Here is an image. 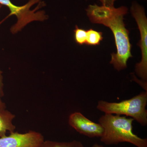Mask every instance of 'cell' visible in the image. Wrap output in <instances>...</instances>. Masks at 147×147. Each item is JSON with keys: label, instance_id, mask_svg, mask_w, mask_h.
Segmentation results:
<instances>
[{"label": "cell", "instance_id": "6da1fadb", "mask_svg": "<svg viewBox=\"0 0 147 147\" xmlns=\"http://www.w3.org/2000/svg\"><path fill=\"white\" fill-rule=\"evenodd\" d=\"M134 119L125 116L105 114L99 119L104 129L100 141L107 145L127 142L137 147H147V139L138 137L133 131Z\"/></svg>", "mask_w": 147, "mask_h": 147}, {"label": "cell", "instance_id": "7a4b0ae2", "mask_svg": "<svg viewBox=\"0 0 147 147\" xmlns=\"http://www.w3.org/2000/svg\"><path fill=\"white\" fill-rule=\"evenodd\" d=\"M147 92H142L130 99L119 102L99 100L96 108L105 114L125 115L133 119L141 125L147 124Z\"/></svg>", "mask_w": 147, "mask_h": 147}, {"label": "cell", "instance_id": "3957f363", "mask_svg": "<svg viewBox=\"0 0 147 147\" xmlns=\"http://www.w3.org/2000/svg\"><path fill=\"white\" fill-rule=\"evenodd\" d=\"M125 14H118L105 26L113 32L117 47V53L111 54L110 63L118 71L127 68V60L132 57L129 32L125 28L123 21V16Z\"/></svg>", "mask_w": 147, "mask_h": 147}, {"label": "cell", "instance_id": "277c9868", "mask_svg": "<svg viewBox=\"0 0 147 147\" xmlns=\"http://www.w3.org/2000/svg\"><path fill=\"white\" fill-rule=\"evenodd\" d=\"M0 4L6 6L10 11L5 20L12 15L16 16L17 21L10 29L13 34L21 31L32 22H42L48 19V16L44 11L39 10L45 5V2L42 0H30L26 4L20 6L13 4L10 0H0Z\"/></svg>", "mask_w": 147, "mask_h": 147}, {"label": "cell", "instance_id": "5b68a950", "mask_svg": "<svg viewBox=\"0 0 147 147\" xmlns=\"http://www.w3.org/2000/svg\"><path fill=\"white\" fill-rule=\"evenodd\" d=\"M132 16L137 22L140 32L141 40L138 45L142 51V61L135 65L137 75L143 82L147 80V19L145 9L142 6L133 3L131 7Z\"/></svg>", "mask_w": 147, "mask_h": 147}, {"label": "cell", "instance_id": "8992f818", "mask_svg": "<svg viewBox=\"0 0 147 147\" xmlns=\"http://www.w3.org/2000/svg\"><path fill=\"white\" fill-rule=\"evenodd\" d=\"M44 141L42 134L37 131L24 134L13 131L9 136L0 137V147H40Z\"/></svg>", "mask_w": 147, "mask_h": 147}, {"label": "cell", "instance_id": "52a82bcc", "mask_svg": "<svg viewBox=\"0 0 147 147\" xmlns=\"http://www.w3.org/2000/svg\"><path fill=\"white\" fill-rule=\"evenodd\" d=\"M68 123L77 132L89 138H100L104 131L100 123L92 121L79 112L71 114L69 117Z\"/></svg>", "mask_w": 147, "mask_h": 147}, {"label": "cell", "instance_id": "ba28073f", "mask_svg": "<svg viewBox=\"0 0 147 147\" xmlns=\"http://www.w3.org/2000/svg\"><path fill=\"white\" fill-rule=\"evenodd\" d=\"M90 21L93 24H102L105 26L113 18L121 13L127 14L128 9L125 6L115 8L114 6L90 5L86 9Z\"/></svg>", "mask_w": 147, "mask_h": 147}, {"label": "cell", "instance_id": "9c48e42d", "mask_svg": "<svg viewBox=\"0 0 147 147\" xmlns=\"http://www.w3.org/2000/svg\"><path fill=\"white\" fill-rule=\"evenodd\" d=\"M15 117V115L6 109L0 111V137L6 136L7 131L10 133L14 131L16 127L12 121Z\"/></svg>", "mask_w": 147, "mask_h": 147}, {"label": "cell", "instance_id": "30bf717a", "mask_svg": "<svg viewBox=\"0 0 147 147\" xmlns=\"http://www.w3.org/2000/svg\"><path fill=\"white\" fill-rule=\"evenodd\" d=\"M103 39L102 32L95 30L90 28L87 30L86 45L88 46H96L100 44Z\"/></svg>", "mask_w": 147, "mask_h": 147}, {"label": "cell", "instance_id": "8fae6325", "mask_svg": "<svg viewBox=\"0 0 147 147\" xmlns=\"http://www.w3.org/2000/svg\"><path fill=\"white\" fill-rule=\"evenodd\" d=\"M40 147H84V146L82 142L76 140L62 142L47 140L44 141Z\"/></svg>", "mask_w": 147, "mask_h": 147}, {"label": "cell", "instance_id": "7c38bea8", "mask_svg": "<svg viewBox=\"0 0 147 147\" xmlns=\"http://www.w3.org/2000/svg\"><path fill=\"white\" fill-rule=\"evenodd\" d=\"M74 40L75 42L79 45L86 44V41L87 30L85 29L80 28L76 26L74 30Z\"/></svg>", "mask_w": 147, "mask_h": 147}, {"label": "cell", "instance_id": "4fadbf2b", "mask_svg": "<svg viewBox=\"0 0 147 147\" xmlns=\"http://www.w3.org/2000/svg\"><path fill=\"white\" fill-rule=\"evenodd\" d=\"M3 71L0 69V111L3 110H5L6 106L5 103L3 102L2 98L4 96V93L3 91L4 84L3 83Z\"/></svg>", "mask_w": 147, "mask_h": 147}, {"label": "cell", "instance_id": "5bb4252c", "mask_svg": "<svg viewBox=\"0 0 147 147\" xmlns=\"http://www.w3.org/2000/svg\"><path fill=\"white\" fill-rule=\"evenodd\" d=\"M102 3V5L108 7L114 6V2L116 0H99Z\"/></svg>", "mask_w": 147, "mask_h": 147}, {"label": "cell", "instance_id": "9a60e30c", "mask_svg": "<svg viewBox=\"0 0 147 147\" xmlns=\"http://www.w3.org/2000/svg\"><path fill=\"white\" fill-rule=\"evenodd\" d=\"M91 147H105L103 146H102V145H99L98 144H94L93 145V146H91Z\"/></svg>", "mask_w": 147, "mask_h": 147}, {"label": "cell", "instance_id": "2e32d148", "mask_svg": "<svg viewBox=\"0 0 147 147\" xmlns=\"http://www.w3.org/2000/svg\"><path fill=\"white\" fill-rule=\"evenodd\" d=\"M2 6V5H1V4H0V9H1V8Z\"/></svg>", "mask_w": 147, "mask_h": 147}]
</instances>
